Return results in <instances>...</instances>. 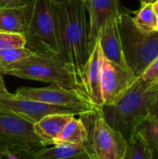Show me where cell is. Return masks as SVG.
<instances>
[{
  "label": "cell",
  "mask_w": 158,
  "mask_h": 159,
  "mask_svg": "<svg viewBox=\"0 0 158 159\" xmlns=\"http://www.w3.org/2000/svg\"><path fill=\"white\" fill-rule=\"evenodd\" d=\"M56 7L59 20L61 58L74 74L85 93L84 79L90 50L88 21L84 0H72L68 4L56 6Z\"/></svg>",
  "instance_id": "6da1fadb"
},
{
  "label": "cell",
  "mask_w": 158,
  "mask_h": 159,
  "mask_svg": "<svg viewBox=\"0 0 158 159\" xmlns=\"http://www.w3.org/2000/svg\"><path fill=\"white\" fill-rule=\"evenodd\" d=\"M156 93L157 90L150 89L141 78H137L116 102L102 107V115L108 125L129 141L137 126L148 115Z\"/></svg>",
  "instance_id": "7a4b0ae2"
},
{
  "label": "cell",
  "mask_w": 158,
  "mask_h": 159,
  "mask_svg": "<svg viewBox=\"0 0 158 159\" xmlns=\"http://www.w3.org/2000/svg\"><path fill=\"white\" fill-rule=\"evenodd\" d=\"M0 74L58 85L78 91L86 97L75 76L61 58L47 51H34L30 57L20 61L3 66Z\"/></svg>",
  "instance_id": "3957f363"
},
{
  "label": "cell",
  "mask_w": 158,
  "mask_h": 159,
  "mask_svg": "<svg viewBox=\"0 0 158 159\" xmlns=\"http://www.w3.org/2000/svg\"><path fill=\"white\" fill-rule=\"evenodd\" d=\"M116 23L127 68L137 79L158 57V31L140 29L129 13H122Z\"/></svg>",
  "instance_id": "277c9868"
},
{
  "label": "cell",
  "mask_w": 158,
  "mask_h": 159,
  "mask_svg": "<svg viewBox=\"0 0 158 159\" xmlns=\"http://www.w3.org/2000/svg\"><path fill=\"white\" fill-rule=\"evenodd\" d=\"M88 129L87 143L93 159H123L128 141L104 120L101 110L78 115Z\"/></svg>",
  "instance_id": "5b68a950"
},
{
  "label": "cell",
  "mask_w": 158,
  "mask_h": 159,
  "mask_svg": "<svg viewBox=\"0 0 158 159\" xmlns=\"http://www.w3.org/2000/svg\"><path fill=\"white\" fill-rule=\"evenodd\" d=\"M26 38L39 44V51L61 57L59 20L54 4L48 0H34Z\"/></svg>",
  "instance_id": "8992f818"
},
{
  "label": "cell",
  "mask_w": 158,
  "mask_h": 159,
  "mask_svg": "<svg viewBox=\"0 0 158 159\" xmlns=\"http://www.w3.org/2000/svg\"><path fill=\"white\" fill-rule=\"evenodd\" d=\"M42 147L33 123L0 108V154L37 152Z\"/></svg>",
  "instance_id": "52a82bcc"
},
{
  "label": "cell",
  "mask_w": 158,
  "mask_h": 159,
  "mask_svg": "<svg viewBox=\"0 0 158 159\" xmlns=\"http://www.w3.org/2000/svg\"><path fill=\"white\" fill-rule=\"evenodd\" d=\"M14 96L19 99L32 100L55 106H63L77 109L82 113L95 109L90 102L81 93L68 89L58 85H50L47 88H20Z\"/></svg>",
  "instance_id": "ba28073f"
},
{
  "label": "cell",
  "mask_w": 158,
  "mask_h": 159,
  "mask_svg": "<svg viewBox=\"0 0 158 159\" xmlns=\"http://www.w3.org/2000/svg\"><path fill=\"white\" fill-rule=\"evenodd\" d=\"M0 108L10 111L33 124L50 114L64 113L74 114L75 116L82 114L81 111L70 107L55 106L32 100L19 99L12 93L5 96L0 95Z\"/></svg>",
  "instance_id": "9c48e42d"
},
{
  "label": "cell",
  "mask_w": 158,
  "mask_h": 159,
  "mask_svg": "<svg viewBox=\"0 0 158 159\" xmlns=\"http://www.w3.org/2000/svg\"><path fill=\"white\" fill-rule=\"evenodd\" d=\"M135 80L136 79L127 68L103 57L101 80L103 105H110L116 102L131 87Z\"/></svg>",
  "instance_id": "30bf717a"
},
{
  "label": "cell",
  "mask_w": 158,
  "mask_h": 159,
  "mask_svg": "<svg viewBox=\"0 0 158 159\" xmlns=\"http://www.w3.org/2000/svg\"><path fill=\"white\" fill-rule=\"evenodd\" d=\"M86 10L88 13V40L90 53L99 39L102 27L111 19H117L123 10L119 0H86Z\"/></svg>",
  "instance_id": "8fae6325"
},
{
  "label": "cell",
  "mask_w": 158,
  "mask_h": 159,
  "mask_svg": "<svg viewBox=\"0 0 158 159\" xmlns=\"http://www.w3.org/2000/svg\"><path fill=\"white\" fill-rule=\"evenodd\" d=\"M103 54L99 42L93 48L86 66L84 89L85 93L95 109L101 110L103 105L102 95V65Z\"/></svg>",
  "instance_id": "7c38bea8"
},
{
  "label": "cell",
  "mask_w": 158,
  "mask_h": 159,
  "mask_svg": "<svg viewBox=\"0 0 158 159\" xmlns=\"http://www.w3.org/2000/svg\"><path fill=\"white\" fill-rule=\"evenodd\" d=\"M116 20L117 19H111L106 22L101 30L98 42L101 46L104 58L124 68H127Z\"/></svg>",
  "instance_id": "4fadbf2b"
},
{
  "label": "cell",
  "mask_w": 158,
  "mask_h": 159,
  "mask_svg": "<svg viewBox=\"0 0 158 159\" xmlns=\"http://www.w3.org/2000/svg\"><path fill=\"white\" fill-rule=\"evenodd\" d=\"M32 7L33 3L24 7L0 8V32L20 34L26 36L32 15Z\"/></svg>",
  "instance_id": "5bb4252c"
},
{
  "label": "cell",
  "mask_w": 158,
  "mask_h": 159,
  "mask_svg": "<svg viewBox=\"0 0 158 159\" xmlns=\"http://www.w3.org/2000/svg\"><path fill=\"white\" fill-rule=\"evenodd\" d=\"M74 114H50L45 116L34 124V129L36 136L44 146H49L54 143L61 134L65 125L74 116Z\"/></svg>",
  "instance_id": "9a60e30c"
},
{
  "label": "cell",
  "mask_w": 158,
  "mask_h": 159,
  "mask_svg": "<svg viewBox=\"0 0 158 159\" xmlns=\"http://www.w3.org/2000/svg\"><path fill=\"white\" fill-rule=\"evenodd\" d=\"M34 154L40 159H93L87 142L80 144L61 143L44 146Z\"/></svg>",
  "instance_id": "2e32d148"
},
{
  "label": "cell",
  "mask_w": 158,
  "mask_h": 159,
  "mask_svg": "<svg viewBox=\"0 0 158 159\" xmlns=\"http://www.w3.org/2000/svg\"><path fill=\"white\" fill-rule=\"evenodd\" d=\"M88 140V129L81 120L74 116L63 128L59 137L56 139L53 144L69 143V144H80L86 143ZM52 144V145H53Z\"/></svg>",
  "instance_id": "e0dca14e"
},
{
  "label": "cell",
  "mask_w": 158,
  "mask_h": 159,
  "mask_svg": "<svg viewBox=\"0 0 158 159\" xmlns=\"http://www.w3.org/2000/svg\"><path fill=\"white\" fill-rule=\"evenodd\" d=\"M135 131L142 135L152 151L158 152V116L148 113Z\"/></svg>",
  "instance_id": "ac0fdd59"
},
{
  "label": "cell",
  "mask_w": 158,
  "mask_h": 159,
  "mask_svg": "<svg viewBox=\"0 0 158 159\" xmlns=\"http://www.w3.org/2000/svg\"><path fill=\"white\" fill-rule=\"evenodd\" d=\"M123 159H153V152L142 135L135 131L128 141V148Z\"/></svg>",
  "instance_id": "d6986e66"
},
{
  "label": "cell",
  "mask_w": 158,
  "mask_h": 159,
  "mask_svg": "<svg viewBox=\"0 0 158 159\" xmlns=\"http://www.w3.org/2000/svg\"><path fill=\"white\" fill-rule=\"evenodd\" d=\"M135 24L145 32L158 31L157 18L153 9V4H142L140 9L135 12V16L132 17Z\"/></svg>",
  "instance_id": "ffe728a7"
},
{
  "label": "cell",
  "mask_w": 158,
  "mask_h": 159,
  "mask_svg": "<svg viewBox=\"0 0 158 159\" xmlns=\"http://www.w3.org/2000/svg\"><path fill=\"white\" fill-rule=\"evenodd\" d=\"M33 53H34V51L27 47L2 49V50H0L1 66L3 67V66H7V65L20 61L30 57Z\"/></svg>",
  "instance_id": "44dd1931"
},
{
  "label": "cell",
  "mask_w": 158,
  "mask_h": 159,
  "mask_svg": "<svg viewBox=\"0 0 158 159\" xmlns=\"http://www.w3.org/2000/svg\"><path fill=\"white\" fill-rule=\"evenodd\" d=\"M27 46V38L20 34L0 32V50L12 48H24Z\"/></svg>",
  "instance_id": "7402d4cb"
},
{
  "label": "cell",
  "mask_w": 158,
  "mask_h": 159,
  "mask_svg": "<svg viewBox=\"0 0 158 159\" xmlns=\"http://www.w3.org/2000/svg\"><path fill=\"white\" fill-rule=\"evenodd\" d=\"M150 89L158 82V57L148 66L144 73L139 77Z\"/></svg>",
  "instance_id": "603a6c76"
},
{
  "label": "cell",
  "mask_w": 158,
  "mask_h": 159,
  "mask_svg": "<svg viewBox=\"0 0 158 159\" xmlns=\"http://www.w3.org/2000/svg\"><path fill=\"white\" fill-rule=\"evenodd\" d=\"M34 153L35 152H14L0 154V159H40Z\"/></svg>",
  "instance_id": "cb8c5ba5"
},
{
  "label": "cell",
  "mask_w": 158,
  "mask_h": 159,
  "mask_svg": "<svg viewBox=\"0 0 158 159\" xmlns=\"http://www.w3.org/2000/svg\"><path fill=\"white\" fill-rule=\"evenodd\" d=\"M34 0H0V8L19 7L30 5Z\"/></svg>",
  "instance_id": "d4e9b609"
},
{
  "label": "cell",
  "mask_w": 158,
  "mask_h": 159,
  "mask_svg": "<svg viewBox=\"0 0 158 159\" xmlns=\"http://www.w3.org/2000/svg\"><path fill=\"white\" fill-rule=\"evenodd\" d=\"M149 113L155 116H158V90L154 101L152 102L150 108H149Z\"/></svg>",
  "instance_id": "484cf974"
},
{
  "label": "cell",
  "mask_w": 158,
  "mask_h": 159,
  "mask_svg": "<svg viewBox=\"0 0 158 159\" xmlns=\"http://www.w3.org/2000/svg\"><path fill=\"white\" fill-rule=\"evenodd\" d=\"M10 94L7 89H6V86H5V83H4V80H3V75L0 74V95H8Z\"/></svg>",
  "instance_id": "4316f807"
},
{
  "label": "cell",
  "mask_w": 158,
  "mask_h": 159,
  "mask_svg": "<svg viewBox=\"0 0 158 159\" xmlns=\"http://www.w3.org/2000/svg\"><path fill=\"white\" fill-rule=\"evenodd\" d=\"M48 1L51 2L52 4H54L55 6H60V5L68 4V3H70L72 0H48Z\"/></svg>",
  "instance_id": "83f0119b"
},
{
  "label": "cell",
  "mask_w": 158,
  "mask_h": 159,
  "mask_svg": "<svg viewBox=\"0 0 158 159\" xmlns=\"http://www.w3.org/2000/svg\"><path fill=\"white\" fill-rule=\"evenodd\" d=\"M153 4V9H154V11H155V14H156V18H157V21H158V0H156L154 3H152Z\"/></svg>",
  "instance_id": "f1b7e54d"
},
{
  "label": "cell",
  "mask_w": 158,
  "mask_h": 159,
  "mask_svg": "<svg viewBox=\"0 0 158 159\" xmlns=\"http://www.w3.org/2000/svg\"><path fill=\"white\" fill-rule=\"evenodd\" d=\"M156 0H140L141 4H147V3H154Z\"/></svg>",
  "instance_id": "f546056e"
},
{
  "label": "cell",
  "mask_w": 158,
  "mask_h": 159,
  "mask_svg": "<svg viewBox=\"0 0 158 159\" xmlns=\"http://www.w3.org/2000/svg\"><path fill=\"white\" fill-rule=\"evenodd\" d=\"M152 152H153V159H158L157 151H152Z\"/></svg>",
  "instance_id": "4dcf8cb0"
},
{
  "label": "cell",
  "mask_w": 158,
  "mask_h": 159,
  "mask_svg": "<svg viewBox=\"0 0 158 159\" xmlns=\"http://www.w3.org/2000/svg\"><path fill=\"white\" fill-rule=\"evenodd\" d=\"M152 89H154V90H158V82L155 85V86H153L152 88H151Z\"/></svg>",
  "instance_id": "1f68e13d"
},
{
  "label": "cell",
  "mask_w": 158,
  "mask_h": 159,
  "mask_svg": "<svg viewBox=\"0 0 158 159\" xmlns=\"http://www.w3.org/2000/svg\"><path fill=\"white\" fill-rule=\"evenodd\" d=\"M1 67H2V66H1V63H0V70H1Z\"/></svg>",
  "instance_id": "d6a6232c"
},
{
  "label": "cell",
  "mask_w": 158,
  "mask_h": 159,
  "mask_svg": "<svg viewBox=\"0 0 158 159\" xmlns=\"http://www.w3.org/2000/svg\"><path fill=\"white\" fill-rule=\"evenodd\" d=\"M84 1H86V0H84Z\"/></svg>",
  "instance_id": "836d02e7"
}]
</instances>
